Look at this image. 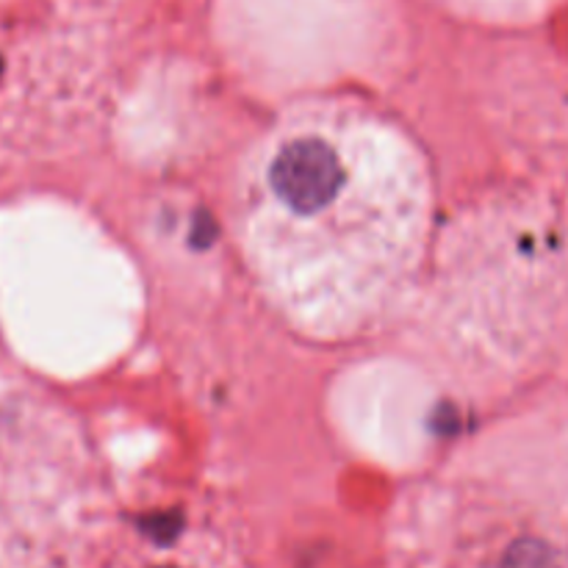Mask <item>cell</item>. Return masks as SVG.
<instances>
[{"instance_id": "1", "label": "cell", "mask_w": 568, "mask_h": 568, "mask_svg": "<svg viewBox=\"0 0 568 568\" xmlns=\"http://www.w3.org/2000/svg\"><path fill=\"white\" fill-rule=\"evenodd\" d=\"M236 225L261 283L294 322L349 333L383 311L419 258L425 170L375 116L297 111L250 155Z\"/></svg>"}, {"instance_id": "2", "label": "cell", "mask_w": 568, "mask_h": 568, "mask_svg": "<svg viewBox=\"0 0 568 568\" xmlns=\"http://www.w3.org/2000/svg\"><path fill=\"white\" fill-rule=\"evenodd\" d=\"M508 568H552V560L541 549H521L508 560Z\"/></svg>"}]
</instances>
